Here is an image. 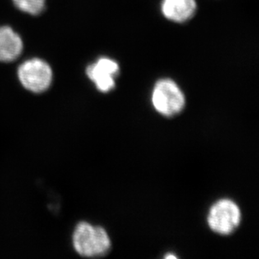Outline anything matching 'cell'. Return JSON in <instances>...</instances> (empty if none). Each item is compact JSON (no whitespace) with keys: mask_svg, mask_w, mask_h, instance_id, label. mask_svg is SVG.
I'll use <instances>...</instances> for the list:
<instances>
[{"mask_svg":"<svg viewBox=\"0 0 259 259\" xmlns=\"http://www.w3.org/2000/svg\"><path fill=\"white\" fill-rule=\"evenodd\" d=\"M72 238L74 248L82 257H104L112 250V241L108 232L102 227L86 222L76 226Z\"/></svg>","mask_w":259,"mask_h":259,"instance_id":"1","label":"cell"},{"mask_svg":"<svg viewBox=\"0 0 259 259\" xmlns=\"http://www.w3.org/2000/svg\"><path fill=\"white\" fill-rule=\"evenodd\" d=\"M152 105L157 113L165 117L178 116L186 108V96L178 84L170 78L159 79L154 84Z\"/></svg>","mask_w":259,"mask_h":259,"instance_id":"2","label":"cell"},{"mask_svg":"<svg viewBox=\"0 0 259 259\" xmlns=\"http://www.w3.org/2000/svg\"><path fill=\"white\" fill-rule=\"evenodd\" d=\"M242 212L237 203L223 198L210 206L207 215L208 227L217 234L228 236L239 228Z\"/></svg>","mask_w":259,"mask_h":259,"instance_id":"3","label":"cell"},{"mask_svg":"<svg viewBox=\"0 0 259 259\" xmlns=\"http://www.w3.org/2000/svg\"><path fill=\"white\" fill-rule=\"evenodd\" d=\"M18 76L25 89L32 93H43L52 84V70L41 59H29L20 65Z\"/></svg>","mask_w":259,"mask_h":259,"instance_id":"4","label":"cell"},{"mask_svg":"<svg viewBox=\"0 0 259 259\" xmlns=\"http://www.w3.org/2000/svg\"><path fill=\"white\" fill-rule=\"evenodd\" d=\"M119 71V65L115 60L103 57L90 64L87 67L86 73L99 92L108 93L116 88V78Z\"/></svg>","mask_w":259,"mask_h":259,"instance_id":"5","label":"cell"},{"mask_svg":"<svg viewBox=\"0 0 259 259\" xmlns=\"http://www.w3.org/2000/svg\"><path fill=\"white\" fill-rule=\"evenodd\" d=\"M161 12L164 18L175 23H185L196 14V0H162Z\"/></svg>","mask_w":259,"mask_h":259,"instance_id":"6","label":"cell"},{"mask_svg":"<svg viewBox=\"0 0 259 259\" xmlns=\"http://www.w3.org/2000/svg\"><path fill=\"white\" fill-rule=\"evenodd\" d=\"M21 37L10 26H0V62L15 61L23 52Z\"/></svg>","mask_w":259,"mask_h":259,"instance_id":"7","label":"cell"},{"mask_svg":"<svg viewBox=\"0 0 259 259\" xmlns=\"http://www.w3.org/2000/svg\"><path fill=\"white\" fill-rule=\"evenodd\" d=\"M15 6L22 12L38 15L44 10L46 0H13Z\"/></svg>","mask_w":259,"mask_h":259,"instance_id":"8","label":"cell"}]
</instances>
